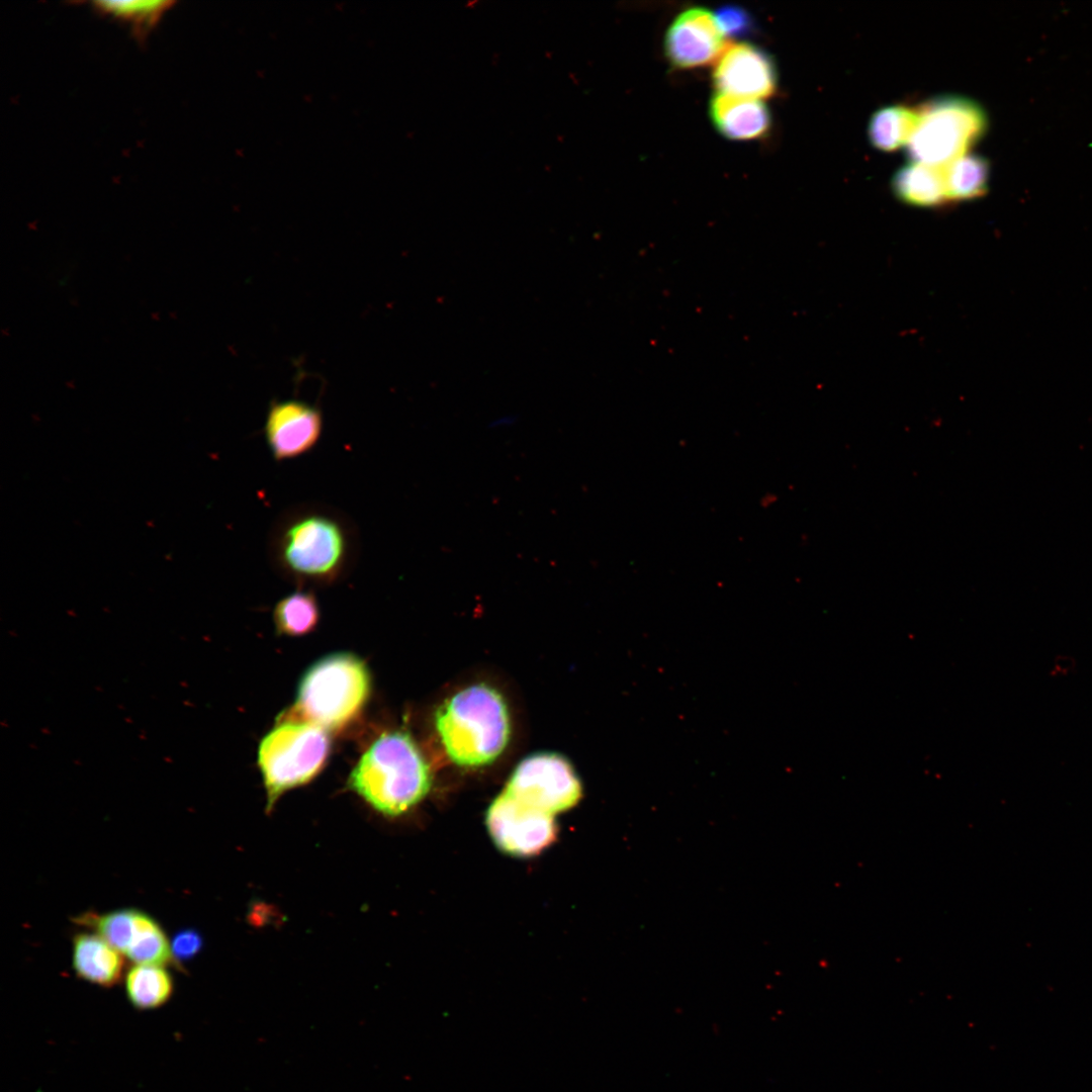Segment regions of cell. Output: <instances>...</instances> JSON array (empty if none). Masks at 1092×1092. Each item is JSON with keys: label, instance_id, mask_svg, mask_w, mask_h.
Returning <instances> with one entry per match:
<instances>
[{"label": "cell", "instance_id": "1", "mask_svg": "<svg viewBox=\"0 0 1092 1092\" xmlns=\"http://www.w3.org/2000/svg\"><path fill=\"white\" fill-rule=\"evenodd\" d=\"M270 553L276 569L298 584H328L348 571L354 535L330 510H296L276 526Z\"/></svg>", "mask_w": 1092, "mask_h": 1092}, {"label": "cell", "instance_id": "2", "mask_svg": "<svg viewBox=\"0 0 1092 1092\" xmlns=\"http://www.w3.org/2000/svg\"><path fill=\"white\" fill-rule=\"evenodd\" d=\"M349 787L375 811L399 816L429 793V763L404 732L382 734L363 753L349 777Z\"/></svg>", "mask_w": 1092, "mask_h": 1092}, {"label": "cell", "instance_id": "3", "mask_svg": "<svg viewBox=\"0 0 1092 1092\" xmlns=\"http://www.w3.org/2000/svg\"><path fill=\"white\" fill-rule=\"evenodd\" d=\"M435 727L448 757L461 766L494 761L511 735V719L504 696L480 682L447 699L436 711Z\"/></svg>", "mask_w": 1092, "mask_h": 1092}, {"label": "cell", "instance_id": "4", "mask_svg": "<svg viewBox=\"0 0 1092 1092\" xmlns=\"http://www.w3.org/2000/svg\"><path fill=\"white\" fill-rule=\"evenodd\" d=\"M370 693V674L357 656L339 652L311 665L299 684L294 712L325 730L344 727L361 712Z\"/></svg>", "mask_w": 1092, "mask_h": 1092}, {"label": "cell", "instance_id": "5", "mask_svg": "<svg viewBox=\"0 0 1092 1092\" xmlns=\"http://www.w3.org/2000/svg\"><path fill=\"white\" fill-rule=\"evenodd\" d=\"M916 109L918 121L905 147L910 162L944 166L968 154L987 129L985 110L967 97L937 96Z\"/></svg>", "mask_w": 1092, "mask_h": 1092}, {"label": "cell", "instance_id": "6", "mask_svg": "<svg viewBox=\"0 0 1092 1092\" xmlns=\"http://www.w3.org/2000/svg\"><path fill=\"white\" fill-rule=\"evenodd\" d=\"M324 728L302 720H282L261 741L258 763L271 810L286 791L311 781L330 753Z\"/></svg>", "mask_w": 1092, "mask_h": 1092}, {"label": "cell", "instance_id": "7", "mask_svg": "<svg viewBox=\"0 0 1092 1092\" xmlns=\"http://www.w3.org/2000/svg\"><path fill=\"white\" fill-rule=\"evenodd\" d=\"M504 790L553 816L576 805L582 793L571 764L553 752L531 754L520 761Z\"/></svg>", "mask_w": 1092, "mask_h": 1092}, {"label": "cell", "instance_id": "8", "mask_svg": "<svg viewBox=\"0 0 1092 1092\" xmlns=\"http://www.w3.org/2000/svg\"><path fill=\"white\" fill-rule=\"evenodd\" d=\"M485 824L494 844L502 851L519 857L540 853L557 835L553 815L520 801L505 790L488 806Z\"/></svg>", "mask_w": 1092, "mask_h": 1092}, {"label": "cell", "instance_id": "9", "mask_svg": "<svg viewBox=\"0 0 1092 1092\" xmlns=\"http://www.w3.org/2000/svg\"><path fill=\"white\" fill-rule=\"evenodd\" d=\"M718 93L760 99L775 94L778 72L774 59L749 42L732 43L721 54L714 70Z\"/></svg>", "mask_w": 1092, "mask_h": 1092}, {"label": "cell", "instance_id": "10", "mask_svg": "<svg viewBox=\"0 0 1092 1092\" xmlns=\"http://www.w3.org/2000/svg\"><path fill=\"white\" fill-rule=\"evenodd\" d=\"M323 432L321 410L306 401L273 400L268 407L264 433L276 461L299 457L310 451Z\"/></svg>", "mask_w": 1092, "mask_h": 1092}, {"label": "cell", "instance_id": "11", "mask_svg": "<svg viewBox=\"0 0 1092 1092\" xmlns=\"http://www.w3.org/2000/svg\"><path fill=\"white\" fill-rule=\"evenodd\" d=\"M724 35L711 11L689 8L669 25L664 37V53L671 65L679 69L705 66L723 53Z\"/></svg>", "mask_w": 1092, "mask_h": 1092}, {"label": "cell", "instance_id": "12", "mask_svg": "<svg viewBox=\"0 0 1092 1092\" xmlns=\"http://www.w3.org/2000/svg\"><path fill=\"white\" fill-rule=\"evenodd\" d=\"M710 115L716 129L735 141L761 138L771 123L769 110L762 101L718 92L711 99Z\"/></svg>", "mask_w": 1092, "mask_h": 1092}, {"label": "cell", "instance_id": "13", "mask_svg": "<svg viewBox=\"0 0 1092 1092\" xmlns=\"http://www.w3.org/2000/svg\"><path fill=\"white\" fill-rule=\"evenodd\" d=\"M72 966L82 980L100 987L116 985L123 973L122 953L95 932L73 936Z\"/></svg>", "mask_w": 1092, "mask_h": 1092}, {"label": "cell", "instance_id": "14", "mask_svg": "<svg viewBox=\"0 0 1092 1092\" xmlns=\"http://www.w3.org/2000/svg\"><path fill=\"white\" fill-rule=\"evenodd\" d=\"M891 186L897 198L910 205L935 207L947 203L943 166L910 162L895 173Z\"/></svg>", "mask_w": 1092, "mask_h": 1092}, {"label": "cell", "instance_id": "15", "mask_svg": "<svg viewBox=\"0 0 1092 1092\" xmlns=\"http://www.w3.org/2000/svg\"><path fill=\"white\" fill-rule=\"evenodd\" d=\"M124 989L133 1007L150 1010L170 1000L174 982L165 966L133 964L124 976Z\"/></svg>", "mask_w": 1092, "mask_h": 1092}, {"label": "cell", "instance_id": "16", "mask_svg": "<svg viewBox=\"0 0 1092 1092\" xmlns=\"http://www.w3.org/2000/svg\"><path fill=\"white\" fill-rule=\"evenodd\" d=\"M918 121L916 107L888 105L875 111L870 119L868 135L872 145L883 152L906 147Z\"/></svg>", "mask_w": 1092, "mask_h": 1092}, {"label": "cell", "instance_id": "17", "mask_svg": "<svg viewBox=\"0 0 1092 1092\" xmlns=\"http://www.w3.org/2000/svg\"><path fill=\"white\" fill-rule=\"evenodd\" d=\"M989 164L985 158L966 154L943 166L947 202H961L986 194Z\"/></svg>", "mask_w": 1092, "mask_h": 1092}, {"label": "cell", "instance_id": "18", "mask_svg": "<svg viewBox=\"0 0 1092 1092\" xmlns=\"http://www.w3.org/2000/svg\"><path fill=\"white\" fill-rule=\"evenodd\" d=\"M124 956L133 964L177 965L171 941L162 926L149 914L140 911L138 926Z\"/></svg>", "mask_w": 1092, "mask_h": 1092}, {"label": "cell", "instance_id": "19", "mask_svg": "<svg viewBox=\"0 0 1092 1092\" xmlns=\"http://www.w3.org/2000/svg\"><path fill=\"white\" fill-rule=\"evenodd\" d=\"M277 632L288 636H302L318 623L320 608L311 592L296 590L282 598L273 612Z\"/></svg>", "mask_w": 1092, "mask_h": 1092}, {"label": "cell", "instance_id": "20", "mask_svg": "<svg viewBox=\"0 0 1092 1092\" xmlns=\"http://www.w3.org/2000/svg\"><path fill=\"white\" fill-rule=\"evenodd\" d=\"M140 910L118 909L96 914L84 913L74 920L79 925L89 927L123 956L134 936Z\"/></svg>", "mask_w": 1092, "mask_h": 1092}, {"label": "cell", "instance_id": "21", "mask_svg": "<svg viewBox=\"0 0 1092 1092\" xmlns=\"http://www.w3.org/2000/svg\"><path fill=\"white\" fill-rule=\"evenodd\" d=\"M174 4L172 1H94L100 14L128 23L140 37H145Z\"/></svg>", "mask_w": 1092, "mask_h": 1092}, {"label": "cell", "instance_id": "22", "mask_svg": "<svg viewBox=\"0 0 1092 1092\" xmlns=\"http://www.w3.org/2000/svg\"><path fill=\"white\" fill-rule=\"evenodd\" d=\"M716 18L723 32L727 34H744L751 27L750 16L743 8L737 6H726L719 9Z\"/></svg>", "mask_w": 1092, "mask_h": 1092}, {"label": "cell", "instance_id": "23", "mask_svg": "<svg viewBox=\"0 0 1092 1092\" xmlns=\"http://www.w3.org/2000/svg\"><path fill=\"white\" fill-rule=\"evenodd\" d=\"M201 946L202 937L193 929L178 931L171 941L172 952L176 963L190 960L200 950Z\"/></svg>", "mask_w": 1092, "mask_h": 1092}, {"label": "cell", "instance_id": "24", "mask_svg": "<svg viewBox=\"0 0 1092 1092\" xmlns=\"http://www.w3.org/2000/svg\"><path fill=\"white\" fill-rule=\"evenodd\" d=\"M513 420H514V419H512V417H509V418H502V419H499V420H497V421H494L492 425H494V426H497V425H498V426H503V425H505V424H508V425H509V424H511V423L513 422Z\"/></svg>", "mask_w": 1092, "mask_h": 1092}]
</instances>
